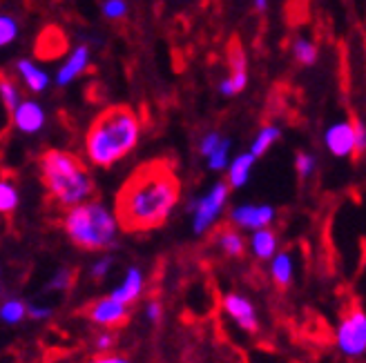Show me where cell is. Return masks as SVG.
Returning a JSON list of instances; mask_svg holds the SVG:
<instances>
[{"label": "cell", "mask_w": 366, "mask_h": 363, "mask_svg": "<svg viewBox=\"0 0 366 363\" xmlns=\"http://www.w3.org/2000/svg\"><path fill=\"white\" fill-rule=\"evenodd\" d=\"M181 198L179 176L168 160L145 163L123 183L114 212L121 230L150 232L166 223Z\"/></svg>", "instance_id": "cell-1"}, {"label": "cell", "mask_w": 366, "mask_h": 363, "mask_svg": "<svg viewBox=\"0 0 366 363\" xmlns=\"http://www.w3.org/2000/svg\"><path fill=\"white\" fill-rule=\"evenodd\" d=\"M141 138V118L127 105L107 107L85 134V158L94 168H112L130 154Z\"/></svg>", "instance_id": "cell-2"}, {"label": "cell", "mask_w": 366, "mask_h": 363, "mask_svg": "<svg viewBox=\"0 0 366 363\" xmlns=\"http://www.w3.org/2000/svg\"><path fill=\"white\" fill-rule=\"evenodd\" d=\"M41 178L49 196L65 210L92 201L94 194V180L85 163L65 150H47L41 156Z\"/></svg>", "instance_id": "cell-3"}, {"label": "cell", "mask_w": 366, "mask_h": 363, "mask_svg": "<svg viewBox=\"0 0 366 363\" xmlns=\"http://www.w3.org/2000/svg\"><path fill=\"white\" fill-rule=\"evenodd\" d=\"M63 227L69 241L81 250L101 252L109 250L119 237V216L101 201H87L65 212Z\"/></svg>", "instance_id": "cell-4"}, {"label": "cell", "mask_w": 366, "mask_h": 363, "mask_svg": "<svg viewBox=\"0 0 366 363\" xmlns=\"http://www.w3.org/2000/svg\"><path fill=\"white\" fill-rule=\"evenodd\" d=\"M230 185L228 180H217V183L201 196L190 198L188 212L192 214V234L204 237V234L217 223V219L226 212L228 198H230Z\"/></svg>", "instance_id": "cell-5"}, {"label": "cell", "mask_w": 366, "mask_h": 363, "mask_svg": "<svg viewBox=\"0 0 366 363\" xmlns=\"http://www.w3.org/2000/svg\"><path fill=\"white\" fill-rule=\"evenodd\" d=\"M335 343L342 354L360 359L366 354V312L355 307L346 312L335 328Z\"/></svg>", "instance_id": "cell-6"}, {"label": "cell", "mask_w": 366, "mask_h": 363, "mask_svg": "<svg viewBox=\"0 0 366 363\" xmlns=\"http://www.w3.org/2000/svg\"><path fill=\"white\" fill-rule=\"evenodd\" d=\"M324 148L335 158H349L357 154V140H355V125L353 121H335L326 127L324 132Z\"/></svg>", "instance_id": "cell-7"}, {"label": "cell", "mask_w": 366, "mask_h": 363, "mask_svg": "<svg viewBox=\"0 0 366 363\" xmlns=\"http://www.w3.org/2000/svg\"><path fill=\"white\" fill-rule=\"evenodd\" d=\"M228 219L232 223V227L239 230H248V232H257L264 227H270V223L274 221V208L266 205V203H242L234 205L228 212Z\"/></svg>", "instance_id": "cell-8"}, {"label": "cell", "mask_w": 366, "mask_h": 363, "mask_svg": "<svg viewBox=\"0 0 366 363\" xmlns=\"http://www.w3.org/2000/svg\"><path fill=\"white\" fill-rule=\"evenodd\" d=\"M224 312L234 321V325H239V330L248 332V334H254L259 330V317H257V310H254V305L250 299H246L244 295H226L224 301Z\"/></svg>", "instance_id": "cell-9"}, {"label": "cell", "mask_w": 366, "mask_h": 363, "mask_svg": "<svg viewBox=\"0 0 366 363\" xmlns=\"http://www.w3.org/2000/svg\"><path fill=\"white\" fill-rule=\"evenodd\" d=\"M47 123V114L43 110L41 103H36L34 98H25L21 105L11 112V125L18 132L25 136L39 134Z\"/></svg>", "instance_id": "cell-10"}, {"label": "cell", "mask_w": 366, "mask_h": 363, "mask_svg": "<svg viewBox=\"0 0 366 363\" xmlns=\"http://www.w3.org/2000/svg\"><path fill=\"white\" fill-rule=\"evenodd\" d=\"M127 315H130L127 305L117 301V299H112V297L97 299L94 303L89 305V310H87L89 321H94L97 325H101V328H117V325L125 323Z\"/></svg>", "instance_id": "cell-11"}, {"label": "cell", "mask_w": 366, "mask_h": 363, "mask_svg": "<svg viewBox=\"0 0 366 363\" xmlns=\"http://www.w3.org/2000/svg\"><path fill=\"white\" fill-rule=\"evenodd\" d=\"M89 58H92L89 47L87 45H76L74 49L67 53V58L63 61V65L59 67L56 76H54V83H56L59 87L71 85V83H74L76 78H81L87 71Z\"/></svg>", "instance_id": "cell-12"}, {"label": "cell", "mask_w": 366, "mask_h": 363, "mask_svg": "<svg viewBox=\"0 0 366 363\" xmlns=\"http://www.w3.org/2000/svg\"><path fill=\"white\" fill-rule=\"evenodd\" d=\"M143 287H145V277H143L141 267L130 265V267L125 270L123 281L112 290V292H109V297L117 299V301H121V303H125L127 307H130L134 301H139V299H141Z\"/></svg>", "instance_id": "cell-13"}, {"label": "cell", "mask_w": 366, "mask_h": 363, "mask_svg": "<svg viewBox=\"0 0 366 363\" xmlns=\"http://www.w3.org/2000/svg\"><path fill=\"white\" fill-rule=\"evenodd\" d=\"M16 74L18 78H21V83L29 89L31 94H41L45 92V89L49 87L51 78L47 71L39 65V63H34L31 58H21V61H16Z\"/></svg>", "instance_id": "cell-14"}, {"label": "cell", "mask_w": 366, "mask_h": 363, "mask_svg": "<svg viewBox=\"0 0 366 363\" xmlns=\"http://www.w3.org/2000/svg\"><path fill=\"white\" fill-rule=\"evenodd\" d=\"M254 160H257V156L250 152H242L230 160V165L226 170V180L232 190L246 188V183L250 180V174H252V168H254Z\"/></svg>", "instance_id": "cell-15"}, {"label": "cell", "mask_w": 366, "mask_h": 363, "mask_svg": "<svg viewBox=\"0 0 366 363\" xmlns=\"http://www.w3.org/2000/svg\"><path fill=\"white\" fill-rule=\"evenodd\" d=\"M250 252L257 261H272L274 254L280 252V239L270 227L252 232L250 237Z\"/></svg>", "instance_id": "cell-16"}, {"label": "cell", "mask_w": 366, "mask_h": 363, "mask_svg": "<svg viewBox=\"0 0 366 363\" xmlns=\"http://www.w3.org/2000/svg\"><path fill=\"white\" fill-rule=\"evenodd\" d=\"M295 277V261H292L290 252H277L274 259L270 261V279L274 285L288 287Z\"/></svg>", "instance_id": "cell-17"}, {"label": "cell", "mask_w": 366, "mask_h": 363, "mask_svg": "<svg viewBox=\"0 0 366 363\" xmlns=\"http://www.w3.org/2000/svg\"><path fill=\"white\" fill-rule=\"evenodd\" d=\"M282 138V127L280 125H264L262 130L254 134V138H252V143H250V154H254V156H264L274 143H277Z\"/></svg>", "instance_id": "cell-18"}, {"label": "cell", "mask_w": 366, "mask_h": 363, "mask_svg": "<svg viewBox=\"0 0 366 363\" xmlns=\"http://www.w3.org/2000/svg\"><path fill=\"white\" fill-rule=\"evenodd\" d=\"M217 243H219V247L224 250V254H228V257H232V259L242 257V254L246 252V241H244V237H242V234L237 232V230H232V227L219 232Z\"/></svg>", "instance_id": "cell-19"}, {"label": "cell", "mask_w": 366, "mask_h": 363, "mask_svg": "<svg viewBox=\"0 0 366 363\" xmlns=\"http://www.w3.org/2000/svg\"><path fill=\"white\" fill-rule=\"evenodd\" d=\"M290 51H292V58L304 67H310L317 63V47L310 39H304V36H297V39L292 41Z\"/></svg>", "instance_id": "cell-20"}, {"label": "cell", "mask_w": 366, "mask_h": 363, "mask_svg": "<svg viewBox=\"0 0 366 363\" xmlns=\"http://www.w3.org/2000/svg\"><path fill=\"white\" fill-rule=\"evenodd\" d=\"M27 317V303L21 299H5L0 305V321L5 325H18Z\"/></svg>", "instance_id": "cell-21"}, {"label": "cell", "mask_w": 366, "mask_h": 363, "mask_svg": "<svg viewBox=\"0 0 366 363\" xmlns=\"http://www.w3.org/2000/svg\"><path fill=\"white\" fill-rule=\"evenodd\" d=\"M21 205V194H18V188L11 178H3L0 180V212L3 214H11Z\"/></svg>", "instance_id": "cell-22"}, {"label": "cell", "mask_w": 366, "mask_h": 363, "mask_svg": "<svg viewBox=\"0 0 366 363\" xmlns=\"http://www.w3.org/2000/svg\"><path fill=\"white\" fill-rule=\"evenodd\" d=\"M0 101H3V105L9 110V114L25 101V98H23V92H21V87H18V85H16L11 78H7V76L0 78Z\"/></svg>", "instance_id": "cell-23"}, {"label": "cell", "mask_w": 366, "mask_h": 363, "mask_svg": "<svg viewBox=\"0 0 366 363\" xmlns=\"http://www.w3.org/2000/svg\"><path fill=\"white\" fill-rule=\"evenodd\" d=\"M230 148H232V140L230 138H226L224 136V140H222V145L212 152V156H208L206 160H208V170H212V172H224V170H228V165H230Z\"/></svg>", "instance_id": "cell-24"}, {"label": "cell", "mask_w": 366, "mask_h": 363, "mask_svg": "<svg viewBox=\"0 0 366 363\" xmlns=\"http://www.w3.org/2000/svg\"><path fill=\"white\" fill-rule=\"evenodd\" d=\"M18 21L11 14H0V47H7L18 39Z\"/></svg>", "instance_id": "cell-25"}, {"label": "cell", "mask_w": 366, "mask_h": 363, "mask_svg": "<svg viewBox=\"0 0 366 363\" xmlns=\"http://www.w3.org/2000/svg\"><path fill=\"white\" fill-rule=\"evenodd\" d=\"M71 279H74V277H71V270L61 267L49 277V281L45 283V290H47V292H65V290L71 285Z\"/></svg>", "instance_id": "cell-26"}, {"label": "cell", "mask_w": 366, "mask_h": 363, "mask_svg": "<svg viewBox=\"0 0 366 363\" xmlns=\"http://www.w3.org/2000/svg\"><path fill=\"white\" fill-rule=\"evenodd\" d=\"M101 14L107 21H121V18L127 16V3L125 0H103Z\"/></svg>", "instance_id": "cell-27"}, {"label": "cell", "mask_w": 366, "mask_h": 363, "mask_svg": "<svg viewBox=\"0 0 366 363\" xmlns=\"http://www.w3.org/2000/svg\"><path fill=\"white\" fill-rule=\"evenodd\" d=\"M317 168V158L313 154H308V152H300L295 156V170H297V176L300 178H310L313 176Z\"/></svg>", "instance_id": "cell-28"}, {"label": "cell", "mask_w": 366, "mask_h": 363, "mask_svg": "<svg viewBox=\"0 0 366 363\" xmlns=\"http://www.w3.org/2000/svg\"><path fill=\"white\" fill-rule=\"evenodd\" d=\"M222 140H224V136L219 134V132H208V134H204L201 136V140H199V154L201 156H212V152L219 148V145H222Z\"/></svg>", "instance_id": "cell-29"}, {"label": "cell", "mask_w": 366, "mask_h": 363, "mask_svg": "<svg viewBox=\"0 0 366 363\" xmlns=\"http://www.w3.org/2000/svg\"><path fill=\"white\" fill-rule=\"evenodd\" d=\"M112 267H114V259H112V257H107V254H105V257L97 259L94 263L89 265V277L101 281V279H105V277L109 275V272H112Z\"/></svg>", "instance_id": "cell-30"}, {"label": "cell", "mask_w": 366, "mask_h": 363, "mask_svg": "<svg viewBox=\"0 0 366 363\" xmlns=\"http://www.w3.org/2000/svg\"><path fill=\"white\" fill-rule=\"evenodd\" d=\"M114 334L112 332H99L97 334V339H94V348H97V352H107L109 348H114Z\"/></svg>", "instance_id": "cell-31"}, {"label": "cell", "mask_w": 366, "mask_h": 363, "mask_svg": "<svg viewBox=\"0 0 366 363\" xmlns=\"http://www.w3.org/2000/svg\"><path fill=\"white\" fill-rule=\"evenodd\" d=\"M145 317H148L150 323H159L161 317H163V305L159 299H150L148 305H145Z\"/></svg>", "instance_id": "cell-32"}, {"label": "cell", "mask_w": 366, "mask_h": 363, "mask_svg": "<svg viewBox=\"0 0 366 363\" xmlns=\"http://www.w3.org/2000/svg\"><path fill=\"white\" fill-rule=\"evenodd\" d=\"M355 125V140H357V154H364L366 152V123L355 118L353 121Z\"/></svg>", "instance_id": "cell-33"}, {"label": "cell", "mask_w": 366, "mask_h": 363, "mask_svg": "<svg viewBox=\"0 0 366 363\" xmlns=\"http://www.w3.org/2000/svg\"><path fill=\"white\" fill-rule=\"evenodd\" d=\"M49 315H51L49 307H45V305H36V303H27V319H31V321H43V319H47Z\"/></svg>", "instance_id": "cell-34"}, {"label": "cell", "mask_w": 366, "mask_h": 363, "mask_svg": "<svg viewBox=\"0 0 366 363\" xmlns=\"http://www.w3.org/2000/svg\"><path fill=\"white\" fill-rule=\"evenodd\" d=\"M89 363H130V361H127L125 357H121V354H103V357L89 361Z\"/></svg>", "instance_id": "cell-35"}, {"label": "cell", "mask_w": 366, "mask_h": 363, "mask_svg": "<svg viewBox=\"0 0 366 363\" xmlns=\"http://www.w3.org/2000/svg\"><path fill=\"white\" fill-rule=\"evenodd\" d=\"M252 5H254V9H257L259 14H264L268 9V0H252Z\"/></svg>", "instance_id": "cell-36"}]
</instances>
